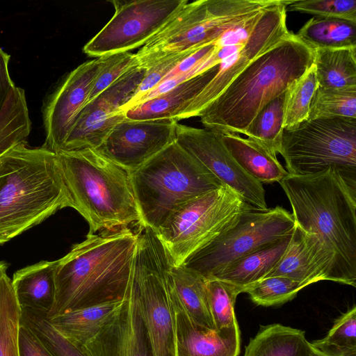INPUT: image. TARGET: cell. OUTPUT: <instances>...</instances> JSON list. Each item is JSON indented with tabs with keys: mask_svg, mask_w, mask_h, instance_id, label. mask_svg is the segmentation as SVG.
<instances>
[{
	"mask_svg": "<svg viewBox=\"0 0 356 356\" xmlns=\"http://www.w3.org/2000/svg\"><path fill=\"white\" fill-rule=\"evenodd\" d=\"M171 258L150 227L138 232L131 284L136 291L153 356H176L170 300Z\"/></svg>",
	"mask_w": 356,
	"mask_h": 356,
	"instance_id": "obj_8",
	"label": "cell"
},
{
	"mask_svg": "<svg viewBox=\"0 0 356 356\" xmlns=\"http://www.w3.org/2000/svg\"><path fill=\"white\" fill-rule=\"evenodd\" d=\"M291 235L263 247L236 261L212 279L220 280L244 289L265 278L277 265Z\"/></svg>",
	"mask_w": 356,
	"mask_h": 356,
	"instance_id": "obj_23",
	"label": "cell"
},
{
	"mask_svg": "<svg viewBox=\"0 0 356 356\" xmlns=\"http://www.w3.org/2000/svg\"><path fill=\"white\" fill-rule=\"evenodd\" d=\"M280 154L289 174L308 175L333 168L356 182V119L307 120L284 129Z\"/></svg>",
	"mask_w": 356,
	"mask_h": 356,
	"instance_id": "obj_9",
	"label": "cell"
},
{
	"mask_svg": "<svg viewBox=\"0 0 356 356\" xmlns=\"http://www.w3.org/2000/svg\"><path fill=\"white\" fill-rule=\"evenodd\" d=\"M312 346L313 353L312 356H356V350H339L314 345Z\"/></svg>",
	"mask_w": 356,
	"mask_h": 356,
	"instance_id": "obj_44",
	"label": "cell"
},
{
	"mask_svg": "<svg viewBox=\"0 0 356 356\" xmlns=\"http://www.w3.org/2000/svg\"><path fill=\"white\" fill-rule=\"evenodd\" d=\"M72 201L89 225L88 234L140 222L129 172L96 149L56 153Z\"/></svg>",
	"mask_w": 356,
	"mask_h": 356,
	"instance_id": "obj_5",
	"label": "cell"
},
{
	"mask_svg": "<svg viewBox=\"0 0 356 356\" xmlns=\"http://www.w3.org/2000/svg\"><path fill=\"white\" fill-rule=\"evenodd\" d=\"M295 35L313 50L356 47V23L347 20L314 17Z\"/></svg>",
	"mask_w": 356,
	"mask_h": 356,
	"instance_id": "obj_28",
	"label": "cell"
},
{
	"mask_svg": "<svg viewBox=\"0 0 356 356\" xmlns=\"http://www.w3.org/2000/svg\"><path fill=\"white\" fill-rule=\"evenodd\" d=\"M137 243L138 233L126 227L88 234L74 245L57 260L55 302L47 318L123 300L129 292Z\"/></svg>",
	"mask_w": 356,
	"mask_h": 356,
	"instance_id": "obj_2",
	"label": "cell"
},
{
	"mask_svg": "<svg viewBox=\"0 0 356 356\" xmlns=\"http://www.w3.org/2000/svg\"><path fill=\"white\" fill-rule=\"evenodd\" d=\"M274 276L288 277L307 286L323 281L305 247L302 233L296 225L285 252L266 277Z\"/></svg>",
	"mask_w": 356,
	"mask_h": 356,
	"instance_id": "obj_31",
	"label": "cell"
},
{
	"mask_svg": "<svg viewBox=\"0 0 356 356\" xmlns=\"http://www.w3.org/2000/svg\"><path fill=\"white\" fill-rule=\"evenodd\" d=\"M288 1L278 0L276 3L266 8L244 45L225 57L218 65L205 71L208 78L207 84L180 115L179 120L200 116L202 111L252 60L291 33L286 26Z\"/></svg>",
	"mask_w": 356,
	"mask_h": 356,
	"instance_id": "obj_13",
	"label": "cell"
},
{
	"mask_svg": "<svg viewBox=\"0 0 356 356\" xmlns=\"http://www.w3.org/2000/svg\"><path fill=\"white\" fill-rule=\"evenodd\" d=\"M20 320L21 308L6 274L0 280V356H19Z\"/></svg>",
	"mask_w": 356,
	"mask_h": 356,
	"instance_id": "obj_32",
	"label": "cell"
},
{
	"mask_svg": "<svg viewBox=\"0 0 356 356\" xmlns=\"http://www.w3.org/2000/svg\"><path fill=\"white\" fill-rule=\"evenodd\" d=\"M323 280L356 286V182L335 168L280 182Z\"/></svg>",
	"mask_w": 356,
	"mask_h": 356,
	"instance_id": "obj_1",
	"label": "cell"
},
{
	"mask_svg": "<svg viewBox=\"0 0 356 356\" xmlns=\"http://www.w3.org/2000/svg\"><path fill=\"white\" fill-rule=\"evenodd\" d=\"M314 50L291 33L252 60L200 115L204 128L243 134L257 114L312 65Z\"/></svg>",
	"mask_w": 356,
	"mask_h": 356,
	"instance_id": "obj_3",
	"label": "cell"
},
{
	"mask_svg": "<svg viewBox=\"0 0 356 356\" xmlns=\"http://www.w3.org/2000/svg\"><path fill=\"white\" fill-rule=\"evenodd\" d=\"M196 50L172 55L145 69L143 79L133 97L120 108V112L124 113L134 107L137 102L161 83L178 63Z\"/></svg>",
	"mask_w": 356,
	"mask_h": 356,
	"instance_id": "obj_41",
	"label": "cell"
},
{
	"mask_svg": "<svg viewBox=\"0 0 356 356\" xmlns=\"http://www.w3.org/2000/svg\"><path fill=\"white\" fill-rule=\"evenodd\" d=\"M170 300L175 325L176 356H238V325L220 331L197 325L178 298L172 282Z\"/></svg>",
	"mask_w": 356,
	"mask_h": 356,
	"instance_id": "obj_19",
	"label": "cell"
},
{
	"mask_svg": "<svg viewBox=\"0 0 356 356\" xmlns=\"http://www.w3.org/2000/svg\"><path fill=\"white\" fill-rule=\"evenodd\" d=\"M65 207L72 201L56 153L24 143L0 156V245Z\"/></svg>",
	"mask_w": 356,
	"mask_h": 356,
	"instance_id": "obj_4",
	"label": "cell"
},
{
	"mask_svg": "<svg viewBox=\"0 0 356 356\" xmlns=\"http://www.w3.org/2000/svg\"><path fill=\"white\" fill-rule=\"evenodd\" d=\"M31 131L25 92L15 86L0 111V156L16 145L27 143Z\"/></svg>",
	"mask_w": 356,
	"mask_h": 356,
	"instance_id": "obj_29",
	"label": "cell"
},
{
	"mask_svg": "<svg viewBox=\"0 0 356 356\" xmlns=\"http://www.w3.org/2000/svg\"><path fill=\"white\" fill-rule=\"evenodd\" d=\"M123 300L84 307L47 319L61 334L81 347L101 330Z\"/></svg>",
	"mask_w": 356,
	"mask_h": 356,
	"instance_id": "obj_25",
	"label": "cell"
},
{
	"mask_svg": "<svg viewBox=\"0 0 356 356\" xmlns=\"http://www.w3.org/2000/svg\"><path fill=\"white\" fill-rule=\"evenodd\" d=\"M222 142L239 166L263 184L280 182L289 175L283 165L266 148L237 134H222Z\"/></svg>",
	"mask_w": 356,
	"mask_h": 356,
	"instance_id": "obj_21",
	"label": "cell"
},
{
	"mask_svg": "<svg viewBox=\"0 0 356 356\" xmlns=\"http://www.w3.org/2000/svg\"><path fill=\"white\" fill-rule=\"evenodd\" d=\"M188 0L111 1L115 13L83 47L89 56L99 58L129 52L143 47Z\"/></svg>",
	"mask_w": 356,
	"mask_h": 356,
	"instance_id": "obj_12",
	"label": "cell"
},
{
	"mask_svg": "<svg viewBox=\"0 0 356 356\" xmlns=\"http://www.w3.org/2000/svg\"><path fill=\"white\" fill-rule=\"evenodd\" d=\"M232 188L222 186L180 207L156 231L174 266L232 228L248 209Z\"/></svg>",
	"mask_w": 356,
	"mask_h": 356,
	"instance_id": "obj_10",
	"label": "cell"
},
{
	"mask_svg": "<svg viewBox=\"0 0 356 356\" xmlns=\"http://www.w3.org/2000/svg\"><path fill=\"white\" fill-rule=\"evenodd\" d=\"M313 65L318 86L356 88V47L316 49Z\"/></svg>",
	"mask_w": 356,
	"mask_h": 356,
	"instance_id": "obj_27",
	"label": "cell"
},
{
	"mask_svg": "<svg viewBox=\"0 0 356 356\" xmlns=\"http://www.w3.org/2000/svg\"><path fill=\"white\" fill-rule=\"evenodd\" d=\"M209 305L215 330L238 325L234 305L237 296L242 293L240 288L224 281L207 280Z\"/></svg>",
	"mask_w": 356,
	"mask_h": 356,
	"instance_id": "obj_37",
	"label": "cell"
},
{
	"mask_svg": "<svg viewBox=\"0 0 356 356\" xmlns=\"http://www.w3.org/2000/svg\"><path fill=\"white\" fill-rule=\"evenodd\" d=\"M294 228L292 214L282 207L250 208L232 228L192 254L182 265L211 280L248 254L291 235Z\"/></svg>",
	"mask_w": 356,
	"mask_h": 356,
	"instance_id": "obj_11",
	"label": "cell"
},
{
	"mask_svg": "<svg viewBox=\"0 0 356 356\" xmlns=\"http://www.w3.org/2000/svg\"><path fill=\"white\" fill-rule=\"evenodd\" d=\"M307 284L288 277H269L244 289L255 305L270 307L282 305L293 299Z\"/></svg>",
	"mask_w": 356,
	"mask_h": 356,
	"instance_id": "obj_36",
	"label": "cell"
},
{
	"mask_svg": "<svg viewBox=\"0 0 356 356\" xmlns=\"http://www.w3.org/2000/svg\"><path fill=\"white\" fill-rule=\"evenodd\" d=\"M176 142L248 205L260 210L268 209L263 184L236 162L222 142V134L177 123Z\"/></svg>",
	"mask_w": 356,
	"mask_h": 356,
	"instance_id": "obj_14",
	"label": "cell"
},
{
	"mask_svg": "<svg viewBox=\"0 0 356 356\" xmlns=\"http://www.w3.org/2000/svg\"><path fill=\"white\" fill-rule=\"evenodd\" d=\"M102 57L84 62L73 70L53 92L43 109L45 142L42 147L56 153L62 148L86 106Z\"/></svg>",
	"mask_w": 356,
	"mask_h": 356,
	"instance_id": "obj_17",
	"label": "cell"
},
{
	"mask_svg": "<svg viewBox=\"0 0 356 356\" xmlns=\"http://www.w3.org/2000/svg\"><path fill=\"white\" fill-rule=\"evenodd\" d=\"M317 87L316 71L312 65L287 88L284 129H292L308 120L311 101Z\"/></svg>",
	"mask_w": 356,
	"mask_h": 356,
	"instance_id": "obj_33",
	"label": "cell"
},
{
	"mask_svg": "<svg viewBox=\"0 0 356 356\" xmlns=\"http://www.w3.org/2000/svg\"><path fill=\"white\" fill-rule=\"evenodd\" d=\"M335 118L356 119V88L317 87L311 101L308 120Z\"/></svg>",
	"mask_w": 356,
	"mask_h": 356,
	"instance_id": "obj_34",
	"label": "cell"
},
{
	"mask_svg": "<svg viewBox=\"0 0 356 356\" xmlns=\"http://www.w3.org/2000/svg\"><path fill=\"white\" fill-rule=\"evenodd\" d=\"M290 10L356 23V0H289Z\"/></svg>",
	"mask_w": 356,
	"mask_h": 356,
	"instance_id": "obj_39",
	"label": "cell"
},
{
	"mask_svg": "<svg viewBox=\"0 0 356 356\" xmlns=\"http://www.w3.org/2000/svg\"><path fill=\"white\" fill-rule=\"evenodd\" d=\"M20 321L33 332L54 356H88L81 347L68 340L51 325L47 314L21 309Z\"/></svg>",
	"mask_w": 356,
	"mask_h": 356,
	"instance_id": "obj_35",
	"label": "cell"
},
{
	"mask_svg": "<svg viewBox=\"0 0 356 356\" xmlns=\"http://www.w3.org/2000/svg\"><path fill=\"white\" fill-rule=\"evenodd\" d=\"M285 92L268 103L243 134L273 154H280L284 131Z\"/></svg>",
	"mask_w": 356,
	"mask_h": 356,
	"instance_id": "obj_30",
	"label": "cell"
},
{
	"mask_svg": "<svg viewBox=\"0 0 356 356\" xmlns=\"http://www.w3.org/2000/svg\"><path fill=\"white\" fill-rule=\"evenodd\" d=\"M8 264L3 261H0V280L6 275Z\"/></svg>",
	"mask_w": 356,
	"mask_h": 356,
	"instance_id": "obj_45",
	"label": "cell"
},
{
	"mask_svg": "<svg viewBox=\"0 0 356 356\" xmlns=\"http://www.w3.org/2000/svg\"><path fill=\"white\" fill-rule=\"evenodd\" d=\"M277 1H188L135 54L138 65L147 69L167 57L214 43L230 29Z\"/></svg>",
	"mask_w": 356,
	"mask_h": 356,
	"instance_id": "obj_7",
	"label": "cell"
},
{
	"mask_svg": "<svg viewBox=\"0 0 356 356\" xmlns=\"http://www.w3.org/2000/svg\"><path fill=\"white\" fill-rule=\"evenodd\" d=\"M170 275L173 289L190 318L201 327L215 330L209 305L207 280L183 265H172Z\"/></svg>",
	"mask_w": 356,
	"mask_h": 356,
	"instance_id": "obj_26",
	"label": "cell"
},
{
	"mask_svg": "<svg viewBox=\"0 0 356 356\" xmlns=\"http://www.w3.org/2000/svg\"><path fill=\"white\" fill-rule=\"evenodd\" d=\"M145 71L138 66L133 67L88 103L60 151L98 148L115 126L126 118L120 110L133 97Z\"/></svg>",
	"mask_w": 356,
	"mask_h": 356,
	"instance_id": "obj_15",
	"label": "cell"
},
{
	"mask_svg": "<svg viewBox=\"0 0 356 356\" xmlns=\"http://www.w3.org/2000/svg\"><path fill=\"white\" fill-rule=\"evenodd\" d=\"M129 175L139 224L154 232L186 202L225 186L176 141Z\"/></svg>",
	"mask_w": 356,
	"mask_h": 356,
	"instance_id": "obj_6",
	"label": "cell"
},
{
	"mask_svg": "<svg viewBox=\"0 0 356 356\" xmlns=\"http://www.w3.org/2000/svg\"><path fill=\"white\" fill-rule=\"evenodd\" d=\"M316 346L356 350V306L339 316L323 339L312 342Z\"/></svg>",
	"mask_w": 356,
	"mask_h": 356,
	"instance_id": "obj_40",
	"label": "cell"
},
{
	"mask_svg": "<svg viewBox=\"0 0 356 356\" xmlns=\"http://www.w3.org/2000/svg\"><path fill=\"white\" fill-rule=\"evenodd\" d=\"M102 63L90 91L88 103L129 70L138 66L135 54L131 52L110 54L102 56Z\"/></svg>",
	"mask_w": 356,
	"mask_h": 356,
	"instance_id": "obj_38",
	"label": "cell"
},
{
	"mask_svg": "<svg viewBox=\"0 0 356 356\" xmlns=\"http://www.w3.org/2000/svg\"><path fill=\"white\" fill-rule=\"evenodd\" d=\"M10 55L0 48V111L11 90L16 86L9 72Z\"/></svg>",
	"mask_w": 356,
	"mask_h": 356,
	"instance_id": "obj_43",
	"label": "cell"
},
{
	"mask_svg": "<svg viewBox=\"0 0 356 356\" xmlns=\"http://www.w3.org/2000/svg\"><path fill=\"white\" fill-rule=\"evenodd\" d=\"M207 83V77L202 72L166 93L144 102L124 113L127 119L131 120L173 119L178 122L180 115Z\"/></svg>",
	"mask_w": 356,
	"mask_h": 356,
	"instance_id": "obj_22",
	"label": "cell"
},
{
	"mask_svg": "<svg viewBox=\"0 0 356 356\" xmlns=\"http://www.w3.org/2000/svg\"><path fill=\"white\" fill-rule=\"evenodd\" d=\"M88 356H153L132 285L114 315L81 346Z\"/></svg>",
	"mask_w": 356,
	"mask_h": 356,
	"instance_id": "obj_18",
	"label": "cell"
},
{
	"mask_svg": "<svg viewBox=\"0 0 356 356\" xmlns=\"http://www.w3.org/2000/svg\"><path fill=\"white\" fill-rule=\"evenodd\" d=\"M312 353L303 330L273 323L261 327L243 356H312Z\"/></svg>",
	"mask_w": 356,
	"mask_h": 356,
	"instance_id": "obj_24",
	"label": "cell"
},
{
	"mask_svg": "<svg viewBox=\"0 0 356 356\" xmlns=\"http://www.w3.org/2000/svg\"><path fill=\"white\" fill-rule=\"evenodd\" d=\"M173 119L119 122L96 149L129 172H132L176 141Z\"/></svg>",
	"mask_w": 356,
	"mask_h": 356,
	"instance_id": "obj_16",
	"label": "cell"
},
{
	"mask_svg": "<svg viewBox=\"0 0 356 356\" xmlns=\"http://www.w3.org/2000/svg\"><path fill=\"white\" fill-rule=\"evenodd\" d=\"M56 261H41L16 271L12 285L21 309L47 314L56 298Z\"/></svg>",
	"mask_w": 356,
	"mask_h": 356,
	"instance_id": "obj_20",
	"label": "cell"
},
{
	"mask_svg": "<svg viewBox=\"0 0 356 356\" xmlns=\"http://www.w3.org/2000/svg\"><path fill=\"white\" fill-rule=\"evenodd\" d=\"M19 356H54L42 342L21 323L18 330Z\"/></svg>",
	"mask_w": 356,
	"mask_h": 356,
	"instance_id": "obj_42",
	"label": "cell"
}]
</instances>
